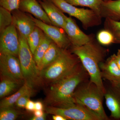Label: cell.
Instances as JSON below:
<instances>
[{
	"label": "cell",
	"mask_w": 120,
	"mask_h": 120,
	"mask_svg": "<svg viewBox=\"0 0 120 120\" xmlns=\"http://www.w3.org/2000/svg\"><path fill=\"white\" fill-rule=\"evenodd\" d=\"M63 30L66 33L71 45L75 46L85 45L90 41L94 35L86 34L80 29L74 20L67 16Z\"/></svg>",
	"instance_id": "11"
},
{
	"label": "cell",
	"mask_w": 120,
	"mask_h": 120,
	"mask_svg": "<svg viewBox=\"0 0 120 120\" xmlns=\"http://www.w3.org/2000/svg\"><path fill=\"white\" fill-rule=\"evenodd\" d=\"M110 83L105 87L104 97L108 109L113 119L120 120V86Z\"/></svg>",
	"instance_id": "12"
},
{
	"label": "cell",
	"mask_w": 120,
	"mask_h": 120,
	"mask_svg": "<svg viewBox=\"0 0 120 120\" xmlns=\"http://www.w3.org/2000/svg\"><path fill=\"white\" fill-rule=\"evenodd\" d=\"M87 72L80 62L70 73L50 83L46 102L49 105L64 107L75 104L73 96L78 86L88 80Z\"/></svg>",
	"instance_id": "1"
},
{
	"label": "cell",
	"mask_w": 120,
	"mask_h": 120,
	"mask_svg": "<svg viewBox=\"0 0 120 120\" xmlns=\"http://www.w3.org/2000/svg\"><path fill=\"white\" fill-rule=\"evenodd\" d=\"M13 23L18 32L26 38L34 30L36 24L32 16L19 9L12 11Z\"/></svg>",
	"instance_id": "13"
},
{
	"label": "cell",
	"mask_w": 120,
	"mask_h": 120,
	"mask_svg": "<svg viewBox=\"0 0 120 120\" xmlns=\"http://www.w3.org/2000/svg\"><path fill=\"white\" fill-rule=\"evenodd\" d=\"M62 49L53 42L43 56L39 68L41 71L54 62L60 56Z\"/></svg>",
	"instance_id": "18"
},
{
	"label": "cell",
	"mask_w": 120,
	"mask_h": 120,
	"mask_svg": "<svg viewBox=\"0 0 120 120\" xmlns=\"http://www.w3.org/2000/svg\"><path fill=\"white\" fill-rule=\"evenodd\" d=\"M20 0H0V7L11 11L19 9Z\"/></svg>",
	"instance_id": "28"
},
{
	"label": "cell",
	"mask_w": 120,
	"mask_h": 120,
	"mask_svg": "<svg viewBox=\"0 0 120 120\" xmlns=\"http://www.w3.org/2000/svg\"><path fill=\"white\" fill-rule=\"evenodd\" d=\"M43 106L42 103L40 101L35 102V110H43Z\"/></svg>",
	"instance_id": "31"
},
{
	"label": "cell",
	"mask_w": 120,
	"mask_h": 120,
	"mask_svg": "<svg viewBox=\"0 0 120 120\" xmlns=\"http://www.w3.org/2000/svg\"><path fill=\"white\" fill-rule=\"evenodd\" d=\"M38 0V1H39L41 0Z\"/></svg>",
	"instance_id": "37"
},
{
	"label": "cell",
	"mask_w": 120,
	"mask_h": 120,
	"mask_svg": "<svg viewBox=\"0 0 120 120\" xmlns=\"http://www.w3.org/2000/svg\"><path fill=\"white\" fill-rule=\"evenodd\" d=\"M64 13H68L79 20L84 29L101 25L102 18L101 16L91 9L79 8L69 4L64 0H50Z\"/></svg>",
	"instance_id": "6"
},
{
	"label": "cell",
	"mask_w": 120,
	"mask_h": 120,
	"mask_svg": "<svg viewBox=\"0 0 120 120\" xmlns=\"http://www.w3.org/2000/svg\"><path fill=\"white\" fill-rule=\"evenodd\" d=\"M25 108L28 111L34 112L35 110V102L31 100H29L26 103Z\"/></svg>",
	"instance_id": "30"
},
{
	"label": "cell",
	"mask_w": 120,
	"mask_h": 120,
	"mask_svg": "<svg viewBox=\"0 0 120 120\" xmlns=\"http://www.w3.org/2000/svg\"><path fill=\"white\" fill-rule=\"evenodd\" d=\"M45 114L43 110H35L34 111V116H41Z\"/></svg>",
	"instance_id": "34"
},
{
	"label": "cell",
	"mask_w": 120,
	"mask_h": 120,
	"mask_svg": "<svg viewBox=\"0 0 120 120\" xmlns=\"http://www.w3.org/2000/svg\"><path fill=\"white\" fill-rule=\"evenodd\" d=\"M102 0V1H107L109 0Z\"/></svg>",
	"instance_id": "36"
},
{
	"label": "cell",
	"mask_w": 120,
	"mask_h": 120,
	"mask_svg": "<svg viewBox=\"0 0 120 120\" xmlns=\"http://www.w3.org/2000/svg\"><path fill=\"white\" fill-rule=\"evenodd\" d=\"M44 34V32L42 30L36 26L27 38L28 45L33 54L40 43Z\"/></svg>",
	"instance_id": "23"
},
{
	"label": "cell",
	"mask_w": 120,
	"mask_h": 120,
	"mask_svg": "<svg viewBox=\"0 0 120 120\" xmlns=\"http://www.w3.org/2000/svg\"><path fill=\"white\" fill-rule=\"evenodd\" d=\"M18 33L20 42L18 57L22 67L24 82H27L33 87L41 86L43 83L40 76V71L35 61L26 38L19 32Z\"/></svg>",
	"instance_id": "5"
},
{
	"label": "cell",
	"mask_w": 120,
	"mask_h": 120,
	"mask_svg": "<svg viewBox=\"0 0 120 120\" xmlns=\"http://www.w3.org/2000/svg\"><path fill=\"white\" fill-rule=\"evenodd\" d=\"M33 89L23 95L17 101L15 105L19 108H25L26 103L33 94Z\"/></svg>",
	"instance_id": "29"
},
{
	"label": "cell",
	"mask_w": 120,
	"mask_h": 120,
	"mask_svg": "<svg viewBox=\"0 0 120 120\" xmlns=\"http://www.w3.org/2000/svg\"><path fill=\"white\" fill-rule=\"evenodd\" d=\"M38 2L45 12L52 25L63 30L67 16L50 0H41Z\"/></svg>",
	"instance_id": "15"
},
{
	"label": "cell",
	"mask_w": 120,
	"mask_h": 120,
	"mask_svg": "<svg viewBox=\"0 0 120 120\" xmlns=\"http://www.w3.org/2000/svg\"><path fill=\"white\" fill-rule=\"evenodd\" d=\"M104 28L109 31L112 34L114 39V43L120 44V21L105 19Z\"/></svg>",
	"instance_id": "24"
},
{
	"label": "cell",
	"mask_w": 120,
	"mask_h": 120,
	"mask_svg": "<svg viewBox=\"0 0 120 120\" xmlns=\"http://www.w3.org/2000/svg\"><path fill=\"white\" fill-rule=\"evenodd\" d=\"M36 26L40 28L45 34L61 49H68L71 46V42L67 34L63 32L60 28L53 25L44 22L40 20L32 17Z\"/></svg>",
	"instance_id": "10"
},
{
	"label": "cell",
	"mask_w": 120,
	"mask_h": 120,
	"mask_svg": "<svg viewBox=\"0 0 120 120\" xmlns=\"http://www.w3.org/2000/svg\"><path fill=\"white\" fill-rule=\"evenodd\" d=\"M0 34V53L18 56L19 40L18 31L15 26L12 24Z\"/></svg>",
	"instance_id": "9"
},
{
	"label": "cell",
	"mask_w": 120,
	"mask_h": 120,
	"mask_svg": "<svg viewBox=\"0 0 120 120\" xmlns=\"http://www.w3.org/2000/svg\"><path fill=\"white\" fill-rule=\"evenodd\" d=\"M70 50L79 58L89 75L90 81L95 84L104 94L105 87L101 76L99 64L104 61L108 50L101 46L95 39L94 35L90 41L85 45L80 46L71 45Z\"/></svg>",
	"instance_id": "2"
},
{
	"label": "cell",
	"mask_w": 120,
	"mask_h": 120,
	"mask_svg": "<svg viewBox=\"0 0 120 120\" xmlns=\"http://www.w3.org/2000/svg\"><path fill=\"white\" fill-rule=\"evenodd\" d=\"M118 85H119V86H120V83H119V84H118Z\"/></svg>",
	"instance_id": "38"
},
{
	"label": "cell",
	"mask_w": 120,
	"mask_h": 120,
	"mask_svg": "<svg viewBox=\"0 0 120 120\" xmlns=\"http://www.w3.org/2000/svg\"><path fill=\"white\" fill-rule=\"evenodd\" d=\"M0 71L1 77L24 82L20 62L17 56L0 53Z\"/></svg>",
	"instance_id": "8"
},
{
	"label": "cell",
	"mask_w": 120,
	"mask_h": 120,
	"mask_svg": "<svg viewBox=\"0 0 120 120\" xmlns=\"http://www.w3.org/2000/svg\"><path fill=\"white\" fill-rule=\"evenodd\" d=\"M52 119L54 120H67L65 117L61 115H53Z\"/></svg>",
	"instance_id": "33"
},
{
	"label": "cell",
	"mask_w": 120,
	"mask_h": 120,
	"mask_svg": "<svg viewBox=\"0 0 120 120\" xmlns=\"http://www.w3.org/2000/svg\"><path fill=\"white\" fill-rule=\"evenodd\" d=\"M1 79L0 83V98L7 97L15 91L23 82L4 77H1Z\"/></svg>",
	"instance_id": "20"
},
{
	"label": "cell",
	"mask_w": 120,
	"mask_h": 120,
	"mask_svg": "<svg viewBox=\"0 0 120 120\" xmlns=\"http://www.w3.org/2000/svg\"><path fill=\"white\" fill-rule=\"evenodd\" d=\"M73 6L86 7L92 9L100 15L101 5L103 1L101 0H64Z\"/></svg>",
	"instance_id": "22"
},
{
	"label": "cell",
	"mask_w": 120,
	"mask_h": 120,
	"mask_svg": "<svg viewBox=\"0 0 120 120\" xmlns=\"http://www.w3.org/2000/svg\"><path fill=\"white\" fill-rule=\"evenodd\" d=\"M80 61L68 49H62L58 58L51 64L40 71L42 83H51L61 79L75 69Z\"/></svg>",
	"instance_id": "4"
},
{
	"label": "cell",
	"mask_w": 120,
	"mask_h": 120,
	"mask_svg": "<svg viewBox=\"0 0 120 120\" xmlns=\"http://www.w3.org/2000/svg\"><path fill=\"white\" fill-rule=\"evenodd\" d=\"M99 67L102 79L111 83H120V69L116 62V54L110 56L105 61L101 62Z\"/></svg>",
	"instance_id": "14"
},
{
	"label": "cell",
	"mask_w": 120,
	"mask_h": 120,
	"mask_svg": "<svg viewBox=\"0 0 120 120\" xmlns=\"http://www.w3.org/2000/svg\"><path fill=\"white\" fill-rule=\"evenodd\" d=\"M46 116L45 114H44L43 116H34V117L30 119L31 120H45Z\"/></svg>",
	"instance_id": "35"
},
{
	"label": "cell",
	"mask_w": 120,
	"mask_h": 120,
	"mask_svg": "<svg viewBox=\"0 0 120 120\" xmlns=\"http://www.w3.org/2000/svg\"><path fill=\"white\" fill-rule=\"evenodd\" d=\"M104 98V94L97 85L88 79L78 86L73 96L75 103L85 106L101 120H109L103 106Z\"/></svg>",
	"instance_id": "3"
},
{
	"label": "cell",
	"mask_w": 120,
	"mask_h": 120,
	"mask_svg": "<svg viewBox=\"0 0 120 120\" xmlns=\"http://www.w3.org/2000/svg\"><path fill=\"white\" fill-rule=\"evenodd\" d=\"M33 87L30 84L27 82H24L22 86L17 92L8 97L5 98L1 101L0 109L12 107L21 96L33 89Z\"/></svg>",
	"instance_id": "19"
},
{
	"label": "cell",
	"mask_w": 120,
	"mask_h": 120,
	"mask_svg": "<svg viewBox=\"0 0 120 120\" xmlns=\"http://www.w3.org/2000/svg\"><path fill=\"white\" fill-rule=\"evenodd\" d=\"M13 23L11 12L0 7V33Z\"/></svg>",
	"instance_id": "25"
},
{
	"label": "cell",
	"mask_w": 120,
	"mask_h": 120,
	"mask_svg": "<svg viewBox=\"0 0 120 120\" xmlns=\"http://www.w3.org/2000/svg\"><path fill=\"white\" fill-rule=\"evenodd\" d=\"M97 38L99 43L103 45H109L114 43V38L112 34L105 29L100 31L98 33Z\"/></svg>",
	"instance_id": "26"
},
{
	"label": "cell",
	"mask_w": 120,
	"mask_h": 120,
	"mask_svg": "<svg viewBox=\"0 0 120 120\" xmlns=\"http://www.w3.org/2000/svg\"><path fill=\"white\" fill-rule=\"evenodd\" d=\"M102 18L120 21V0L103 1L100 11Z\"/></svg>",
	"instance_id": "17"
},
{
	"label": "cell",
	"mask_w": 120,
	"mask_h": 120,
	"mask_svg": "<svg viewBox=\"0 0 120 120\" xmlns=\"http://www.w3.org/2000/svg\"><path fill=\"white\" fill-rule=\"evenodd\" d=\"M53 42L44 33L43 38L33 54L34 59L38 69L43 56Z\"/></svg>",
	"instance_id": "21"
},
{
	"label": "cell",
	"mask_w": 120,
	"mask_h": 120,
	"mask_svg": "<svg viewBox=\"0 0 120 120\" xmlns=\"http://www.w3.org/2000/svg\"><path fill=\"white\" fill-rule=\"evenodd\" d=\"M45 109L47 113L61 115L67 120H101L85 106L77 103L61 107L49 105Z\"/></svg>",
	"instance_id": "7"
},
{
	"label": "cell",
	"mask_w": 120,
	"mask_h": 120,
	"mask_svg": "<svg viewBox=\"0 0 120 120\" xmlns=\"http://www.w3.org/2000/svg\"><path fill=\"white\" fill-rule=\"evenodd\" d=\"M116 60L118 68L120 69V49H118L116 54Z\"/></svg>",
	"instance_id": "32"
},
{
	"label": "cell",
	"mask_w": 120,
	"mask_h": 120,
	"mask_svg": "<svg viewBox=\"0 0 120 120\" xmlns=\"http://www.w3.org/2000/svg\"><path fill=\"white\" fill-rule=\"evenodd\" d=\"M19 115V112L12 107L1 109L0 111V120H15Z\"/></svg>",
	"instance_id": "27"
},
{
	"label": "cell",
	"mask_w": 120,
	"mask_h": 120,
	"mask_svg": "<svg viewBox=\"0 0 120 120\" xmlns=\"http://www.w3.org/2000/svg\"><path fill=\"white\" fill-rule=\"evenodd\" d=\"M19 9L32 14L35 18L45 23L52 25L39 2L37 0H20Z\"/></svg>",
	"instance_id": "16"
}]
</instances>
